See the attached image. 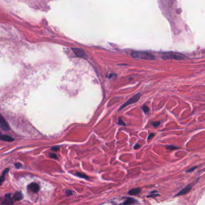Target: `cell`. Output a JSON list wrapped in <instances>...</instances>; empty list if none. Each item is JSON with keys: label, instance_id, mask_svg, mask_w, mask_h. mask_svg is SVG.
Returning a JSON list of instances; mask_svg holds the SVG:
<instances>
[{"label": "cell", "instance_id": "cell-13", "mask_svg": "<svg viewBox=\"0 0 205 205\" xmlns=\"http://www.w3.org/2000/svg\"><path fill=\"white\" fill-rule=\"evenodd\" d=\"M76 175L78 177H79V178H81L82 179H89V177L87 175L85 174L84 173H79V172H77L76 173Z\"/></svg>", "mask_w": 205, "mask_h": 205}, {"label": "cell", "instance_id": "cell-9", "mask_svg": "<svg viewBox=\"0 0 205 205\" xmlns=\"http://www.w3.org/2000/svg\"><path fill=\"white\" fill-rule=\"evenodd\" d=\"M23 199V195L20 192V191H17L15 193L14 195H13V199L15 200L16 201H20Z\"/></svg>", "mask_w": 205, "mask_h": 205}, {"label": "cell", "instance_id": "cell-1", "mask_svg": "<svg viewBox=\"0 0 205 205\" xmlns=\"http://www.w3.org/2000/svg\"><path fill=\"white\" fill-rule=\"evenodd\" d=\"M131 56L134 58L143 60H154V56L147 52L143 51H133L131 52Z\"/></svg>", "mask_w": 205, "mask_h": 205}, {"label": "cell", "instance_id": "cell-5", "mask_svg": "<svg viewBox=\"0 0 205 205\" xmlns=\"http://www.w3.org/2000/svg\"><path fill=\"white\" fill-rule=\"evenodd\" d=\"M0 126L4 131H8L10 130V127L3 116H1V119H0Z\"/></svg>", "mask_w": 205, "mask_h": 205}, {"label": "cell", "instance_id": "cell-17", "mask_svg": "<svg viewBox=\"0 0 205 205\" xmlns=\"http://www.w3.org/2000/svg\"><path fill=\"white\" fill-rule=\"evenodd\" d=\"M166 148L168 149H170V150H174V149H178V147H176V146H172V145L167 146H166Z\"/></svg>", "mask_w": 205, "mask_h": 205}, {"label": "cell", "instance_id": "cell-4", "mask_svg": "<svg viewBox=\"0 0 205 205\" xmlns=\"http://www.w3.org/2000/svg\"><path fill=\"white\" fill-rule=\"evenodd\" d=\"M72 51L74 52L75 55L77 56L78 57L80 58H86V54L85 51L81 48H72Z\"/></svg>", "mask_w": 205, "mask_h": 205}, {"label": "cell", "instance_id": "cell-21", "mask_svg": "<svg viewBox=\"0 0 205 205\" xmlns=\"http://www.w3.org/2000/svg\"><path fill=\"white\" fill-rule=\"evenodd\" d=\"M119 124L120 125H122V126L126 125L125 123V122H123V121L122 119H119Z\"/></svg>", "mask_w": 205, "mask_h": 205}, {"label": "cell", "instance_id": "cell-10", "mask_svg": "<svg viewBox=\"0 0 205 205\" xmlns=\"http://www.w3.org/2000/svg\"><path fill=\"white\" fill-rule=\"evenodd\" d=\"M1 140L5 141V142H13V141H14V138L8 135H2L1 136Z\"/></svg>", "mask_w": 205, "mask_h": 205}, {"label": "cell", "instance_id": "cell-25", "mask_svg": "<svg viewBox=\"0 0 205 205\" xmlns=\"http://www.w3.org/2000/svg\"><path fill=\"white\" fill-rule=\"evenodd\" d=\"M66 194H67L68 195H70L72 194V192L71 191H70V190H68V191H66Z\"/></svg>", "mask_w": 205, "mask_h": 205}, {"label": "cell", "instance_id": "cell-23", "mask_svg": "<svg viewBox=\"0 0 205 205\" xmlns=\"http://www.w3.org/2000/svg\"><path fill=\"white\" fill-rule=\"evenodd\" d=\"M155 135V134H153V133H151L150 135H149V137H148V139H151V138H152Z\"/></svg>", "mask_w": 205, "mask_h": 205}, {"label": "cell", "instance_id": "cell-19", "mask_svg": "<svg viewBox=\"0 0 205 205\" xmlns=\"http://www.w3.org/2000/svg\"><path fill=\"white\" fill-rule=\"evenodd\" d=\"M197 167H192V168H191V169H189V170H188L187 171H186V173H191V172H194L195 169H197Z\"/></svg>", "mask_w": 205, "mask_h": 205}, {"label": "cell", "instance_id": "cell-11", "mask_svg": "<svg viewBox=\"0 0 205 205\" xmlns=\"http://www.w3.org/2000/svg\"><path fill=\"white\" fill-rule=\"evenodd\" d=\"M141 191V190L139 189V188H134V189H132V190H130L129 191V194L130 195H137L138 194H139V192H140Z\"/></svg>", "mask_w": 205, "mask_h": 205}, {"label": "cell", "instance_id": "cell-26", "mask_svg": "<svg viewBox=\"0 0 205 205\" xmlns=\"http://www.w3.org/2000/svg\"><path fill=\"white\" fill-rule=\"evenodd\" d=\"M139 147H140V146H139L138 144H137L134 146V149H138Z\"/></svg>", "mask_w": 205, "mask_h": 205}, {"label": "cell", "instance_id": "cell-15", "mask_svg": "<svg viewBox=\"0 0 205 205\" xmlns=\"http://www.w3.org/2000/svg\"><path fill=\"white\" fill-rule=\"evenodd\" d=\"M158 195H160V194H158L156 191H153L151 192V194L150 195H147V197H153L158 196Z\"/></svg>", "mask_w": 205, "mask_h": 205}, {"label": "cell", "instance_id": "cell-2", "mask_svg": "<svg viewBox=\"0 0 205 205\" xmlns=\"http://www.w3.org/2000/svg\"><path fill=\"white\" fill-rule=\"evenodd\" d=\"M164 59H173V60H183L185 56L183 54L178 53H167L162 55Z\"/></svg>", "mask_w": 205, "mask_h": 205}, {"label": "cell", "instance_id": "cell-7", "mask_svg": "<svg viewBox=\"0 0 205 205\" xmlns=\"http://www.w3.org/2000/svg\"><path fill=\"white\" fill-rule=\"evenodd\" d=\"M3 204H12L13 203L12 198L11 197L10 194H7L5 195L4 201L2 203Z\"/></svg>", "mask_w": 205, "mask_h": 205}, {"label": "cell", "instance_id": "cell-24", "mask_svg": "<svg viewBox=\"0 0 205 205\" xmlns=\"http://www.w3.org/2000/svg\"><path fill=\"white\" fill-rule=\"evenodd\" d=\"M52 150L54 151H57L58 150H59V147H54L52 148Z\"/></svg>", "mask_w": 205, "mask_h": 205}, {"label": "cell", "instance_id": "cell-14", "mask_svg": "<svg viewBox=\"0 0 205 205\" xmlns=\"http://www.w3.org/2000/svg\"><path fill=\"white\" fill-rule=\"evenodd\" d=\"M9 169H6V170H4L3 173L1 175V184L3 183V182L4 181V179H5V176L6 175V174L8 173Z\"/></svg>", "mask_w": 205, "mask_h": 205}, {"label": "cell", "instance_id": "cell-8", "mask_svg": "<svg viewBox=\"0 0 205 205\" xmlns=\"http://www.w3.org/2000/svg\"><path fill=\"white\" fill-rule=\"evenodd\" d=\"M192 186L191 185H188L186 186V187L184 188L183 189H182L181 191H179L178 194H176L175 195V196H179V195H183L186 193H188L191 190Z\"/></svg>", "mask_w": 205, "mask_h": 205}, {"label": "cell", "instance_id": "cell-20", "mask_svg": "<svg viewBox=\"0 0 205 205\" xmlns=\"http://www.w3.org/2000/svg\"><path fill=\"white\" fill-rule=\"evenodd\" d=\"M161 124V122H154L152 123V125L154 127H158V126H159Z\"/></svg>", "mask_w": 205, "mask_h": 205}, {"label": "cell", "instance_id": "cell-16", "mask_svg": "<svg viewBox=\"0 0 205 205\" xmlns=\"http://www.w3.org/2000/svg\"><path fill=\"white\" fill-rule=\"evenodd\" d=\"M142 109H143V111H144V113H147L149 111V107H148L147 106H146V105L143 106Z\"/></svg>", "mask_w": 205, "mask_h": 205}, {"label": "cell", "instance_id": "cell-22", "mask_svg": "<svg viewBox=\"0 0 205 205\" xmlns=\"http://www.w3.org/2000/svg\"><path fill=\"white\" fill-rule=\"evenodd\" d=\"M15 167L17 168V169H20V168H21V166H22V165H21L20 163H16V164H15Z\"/></svg>", "mask_w": 205, "mask_h": 205}, {"label": "cell", "instance_id": "cell-18", "mask_svg": "<svg viewBox=\"0 0 205 205\" xmlns=\"http://www.w3.org/2000/svg\"><path fill=\"white\" fill-rule=\"evenodd\" d=\"M50 157L51 158H54V159H57V155L54 153H50L49 154Z\"/></svg>", "mask_w": 205, "mask_h": 205}, {"label": "cell", "instance_id": "cell-12", "mask_svg": "<svg viewBox=\"0 0 205 205\" xmlns=\"http://www.w3.org/2000/svg\"><path fill=\"white\" fill-rule=\"evenodd\" d=\"M136 202V200L134 199L129 197L127 199V200L123 203L124 204H132Z\"/></svg>", "mask_w": 205, "mask_h": 205}, {"label": "cell", "instance_id": "cell-3", "mask_svg": "<svg viewBox=\"0 0 205 205\" xmlns=\"http://www.w3.org/2000/svg\"><path fill=\"white\" fill-rule=\"evenodd\" d=\"M140 97H141V93H137V94H136L135 96H132L131 98H130L126 102H125L124 104H123L122 106H121L119 110H122L123 108H124L125 107H126L130 104H133L136 103V102H137L139 100Z\"/></svg>", "mask_w": 205, "mask_h": 205}, {"label": "cell", "instance_id": "cell-6", "mask_svg": "<svg viewBox=\"0 0 205 205\" xmlns=\"http://www.w3.org/2000/svg\"><path fill=\"white\" fill-rule=\"evenodd\" d=\"M28 188L33 192H37L40 190L39 186L36 183H30L29 186H28Z\"/></svg>", "mask_w": 205, "mask_h": 205}]
</instances>
